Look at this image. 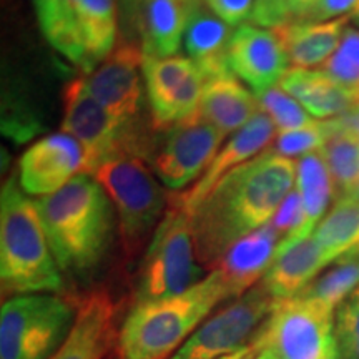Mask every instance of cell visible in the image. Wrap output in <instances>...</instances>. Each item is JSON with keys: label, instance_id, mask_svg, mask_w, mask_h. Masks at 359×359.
Returning a JSON list of instances; mask_svg holds the SVG:
<instances>
[{"label": "cell", "instance_id": "17", "mask_svg": "<svg viewBox=\"0 0 359 359\" xmlns=\"http://www.w3.org/2000/svg\"><path fill=\"white\" fill-rule=\"evenodd\" d=\"M116 314L118 304L107 290L83 294L69 334L50 359H102L114 344Z\"/></svg>", "mask_w": 359, "mask_h": 359}, {"label": "cell", "instance_id": "1", "mask_svg": "<svg viewBox=\"0 0 359 359\" xmlns=\"http://www.w3.org/2000/svg\"><path fill=\"white\" fill-rule=\"evenodd\" d=\"M294 173V161L271 150L228 173L190 215L198 262L213 269L235 241L271 222Z\"/></svg>", "mask_w": 359, "mask_h": 359}, {"label": "cell", "instance_id": "4", "mask_svg": "<svg viewBox=\"0 0 359 359\" xmlns=\"http://www.w3.org/2000/svg\"><path fill=\"white\" fill-rule=\"evenodd\" d=\"M20 188L12 177L0 196V285L7 299L62 290L39 206Z\"/></svg>", "mask_w": 359, "mask_h": 359}, {"label": "cell", "instance_id": "13", "mask_svg": "<svg viewBox=\"0 0 359 359\" xmlns=\"http://www.w3.org/2000/svg\"><path fill=\"white\" fill-rule=\"evenodd\" d=\"M145 53L135 40L122 39L110 55L85 77L92 95L123 125L142 123L143 100L140 67Z\"/></svg>", "mask_w": 359, "mask_h": 359}, {"label": "cell", "instance_id": "14", "mask_svg": "<svg viewBox=\"0 0 359 359\" xmlns=\"http://www.w3.org/2000/svg\"><path fill=\"white\" fill-rule=\"evenodd\" d=\"M276 130L273 120L264 111H258L245 127L233 133V137L224 143L203 175L196 180L195 185L178 195L175 193L170 195L168 203L180 206L188 215H191L228 173L269 150L273 140H276Z\"/></svg>", "mask_w": 359, "mask_h": 359}, {"label": "cell", "instance_id": "37", "mask_svg": "<svg viewBox=\"0 0 359 359\" xmlns=\"http://www.w3.org/2000/svg\"><path fill=\"white\" fill-rule=\"evenodd\" d=\"M359 0H320L304 22H327L353 12Z\"/></svg>", "mask_w": 359, "mask_h": 359}, {"label": "cell", "instance_id": "2", "mask_svg": "<svg viewBox=\"0 0 359 359\" xmlns=\"http://www.w3.org/2000/svg\"><path fill=\"white\" fill-rule=\"evenodd\" d=\"M35 203L60 271L82 276L102 263L114 236L115 217L97 180L80 173Z\"/></svg>", "mask_w": 359, "mask_h": 359}, {"label": "cell", "instance_id": "10", "mask_svg": "<svg viewBox=\"0 0 359 359\" xmlns=\"http://www.w3.org/2000/svg\"><path fill=\"white\" fill-rule=\"evenodd\" d=\"M276 299L262 285L206 318L172 359H243L258 353L246 348V341L257 334L271 313Z\"/></svg>", "mask_w": 359, "mask_h": 359}, {"label": "cell", "instance_id": "38", "mask_svg": "<svg viewBox=\"0 0 359 359\" xmlns=\"http://www.w3.org/2000/svg\"><path fill=\"white\" fill-rule=\"evenodd\" d=\"M320 0H288L290 22H304Z\"/></svg>", "mask_w": 359, "mask_h": 359}, {"label": "cell", "instance_id": "32", "mask_svg": "<svg viewBox=\"0 0 359 359\" xmlns=\"http://www.w3.org/2000/svg\"><path fill=\"white\" fill-rule=\"evenodd\" d=\"M259 107L262 111L269 115L276 128L283 132H293L313 125L316 120H313L306 110L299 105V102L286 93L281 87H273L266 92L258 95Z\"/></svg>", "mask_w": 359, "mask_h": 359}, {"label": "cell", "instance_id": "19", "mask_svg": "<svg viewBox=\"0 0 359 359\" xmlns=\"http://www.w3.org/2000/svg\"><path fill=\"white\" fill-rule=\"evenodd\" d=\"M205 4L206 0H142L133 15L145 57H173L191 15Z\"/></svg>", "mask_w": 359, "mask_h": 359}, {"label": "cell", "instance_id": "12", "mask_svg": "<svg viewBox=\"0 0 359 359\" xmlns=\"http://www.w3.org/2000/svg\"><path fill=\"white\" fill-rule=\"evenodd\" d=\"M224 137L212 125L193 120L170 127L150 158L156 178L170 190L185 188L208 168Z\"/></svg>", "mask_w": 359, "mask_h": 359}, {"label": "cell", "instance_id": "21", "mask_svg": "<svg viewBox=\"0 0 359 359\" xmlns=\"http://www.w3.org/2000/svg\"><path fill=\"white\" fill-rule=\"evenodd\" d=\"M258 97L250 93L233 74L206 80L198 109L190 118L208 123L223 135L235 133L258 114Z\"/></svg>", "mask_w": 359, "mask_h": 359}, {"label": "cell", "instance_id": "35", "mask_svg": "<svg viewBox=\"0 0 359 359\" xmlns=\"http://www.w3.org/2000/svg\"><path fill=\"white\" fill-rule=\"evenodd\" d=\"M250 22L263 29H276L290 22L288 0H255Z\"/></svg>", "mask_w": 359, "mask_h": 359}, {"label": "cell", "instance_id": "7", "mask_svg": "<svg viewBox=\"0 0 359 359\" xmlns=\"http://www.w3.org/2000/svg\"><path fill=\"white\" fill-rule=\"evenodd\" d=\"M75 304L55 293L4 299L0 309V359H50L69 334Z\"/></svg>", "mask_w": 359, "mask_h": 359}, {"label": "cell", "instance_id": "27", "mask_svg": "<svg viewBox=\"0 0 359 359\" xmlns=\"http://www.w3.org/2000/svg\"><path fill=\"white\" fill-rule=\"evenodd\" d=\"M313 236L330 264L359 255V200L354 196L336 198Z\"/></svg>", "mask_w": 359, "mask_h": 359}, {"label": "cell", "instance_id": "30", "mask_svg": "<svg viewBox=\"0 0 359 359\" xmlns=\"http://www.w3.org/2000/svg\"><path fill=\"white\" fill-rule=\"evenodd\" d=\"M359 288V255H351L334 262L323 275L314 280L306 290L298 296L313 299L323 306L333 309Z\"/></svg>", "mask_w": 359, "mask_h": 359}, {"label": "cell", "instance_id": "40", "mask_svg": "<svg viewBox=\"0 0 359 359\" xmlns=\"http://www.w3.org/2000/svg\"><path fill=\"white\" fill-rule=\"evenodd\" d=\"M122 2H123L125 8H127V11H128L130 13H133L135 11H137V7L140 6L142 0H122Z\"/></svg>", "mask_w": 359, "mask_h": 359}, {"label": "cell", "instance_id": "23", "mask_svg": "<svg viewBox=\"0 0 359 359\" xmlns=\"http://www.w3.org/2000/svg\"><path fill=\"white\" fill-rule=\"evenodd\" d=\"M349 17L327 22H286L273 29L285 45L290 62L298 69L323 65L339 47Z\"/></svg>", "mask_w": 359, "mask_h": 359}, {"label": "cell", "instance_id": "11", "mask_svg": "<svg viewBox=\"0 0 359 359\" xmlns=\"http://www.w3.org/2000/svg\"><path fill=\"white\" fill-rule=\"evenodd\" d=\"M143 75L156 132L190 118L198 109L206 79L191 58L145 57Z\"/></svg>", "mask_w": 359, "mask_h": 359}, {"label": "cell", "instance_id": "31", "mask_svg": "<svg viewBox=\"0 0 359 359\" xmlns=\"http://www.w3.org/2000/svg\"><path fill=\"white\" fill-rule=\"evenodd\" d=\"M321 70L346 90L359 107V30L346 27L339 47Z\"/></svg>", "mask_w": 359, "mask_h": 359}, {"label": "cell", "instance_id": "26", "mask_svg": "<svg viewBox=\"0 0 359 359\" xmlns=\"http://www.w3.org/2000/svg\"><path fill=\"white\" fill-rule=\"evenodd\" d=\"M327 137L320 154L333 178L336 196H353L359 187V133L339 116L327 120Z\"/></svg>", "mask_w": 359, "mask_h": 359}, {"label": "cell", "instance_id": "24", "mask_svg": "<svg viewBox=\"0 0 359 359\" xmlns=\"http://www.w3.org/2000/svg\"><path fill=\"white\" fill-rule=\"evenodd\" d=\"M280 87L318 118H336L356 109L353 97L323 70L293 67L283 75Z\"/></svg>", "mask_w": 359, "mask_h": 359}, {"label": "cell", "instance_id": "29", "mask_svg": "<svg viewBox=\"0 0 359 359\" xmlns=\"http://www.w3.org/2000/svg\"><path fill=\"white\" fill-rule=\"evenodd\" d=\"M45 39L70 62L85 67V48L79 29L77 8L67 0H34Z\"/></svg>", "mask_w": 359, "mask_h": 359}, {"label": "cell", "instance_id": "18", "mask_svg": "<svg viewBox=\"0 0 359 359\" xmlns=\"http://www.w3.org/2000/svg\"><path fill=\"white\" fill-rule=\"evenodd\" d=\"M281 238L271 223L235 241L213 269L219 273L233 299L257 286L276 257Z\"/></svg>", "mask_w": 359, "mask_h": 359}, {"label": "cell", "instance_id": "42", "mask_svg": "<svg viewBox=\"0 0 359 359\" xmlns=\"http://www.w3.org/2000/svg\"><path fill=\"white\" fill-rule=\"evenodd\" d=\"M326 359H339V356H338V351L333 353V354H330V356H327Z\"/></svg>", "mask_w": 359, "mask_h": 359}, {"label": "cell", "instance_id": "34", "mask_svg": "<svg viewBox=\"0 0 359 359\" xmlns=\"http://www.w3.org/2000/svg\"><path fill=\"white\" fill-rule=\"evenodd\" d=\"M327 137V123L314 122L308 127L293 130V132H283L276 137L275 145L269 150L273 154L291 158L298 155H309L314 151H320L325 145Z\"/></svg>", "mask_w": 359, "mask_h": 359}, {"label": "cell", "instance_id": "15", "mask_svg": "<svg viewBox=\"0 0 359 359\" xmlns=\"http://www.w3.org/2000/svg\"><path fill=\"white\" fill-rule=\"evenodd\" d=\"M87 156L74 137L67 133H53L34 143L22 155L20 187L27 195H52L67 185L72 178L85 173Z\"/></svg>", "mask_w": 359, "mask_h": 359}, {"label": "cell", "instance_id": "25", "mask_svg": "<svg viewBox=\"0 0 359 359\" xmlns=\"http://www.w3.org/2000/svg\"><path fill=\"white\" fill-rule=\"evenodd\" d=\"M77 20L85 48V74L110 55L116 43L115 0H77Z\"/></svg>", "mask_w": 359, "mask_h": 359}, {"label": "cell", "instance_id": "22", "mask_svg": "<svg viewBox=\"0 0 359 359\" xmlns=\"http://www.w3.org/2000/svg\"><path fill=\"white\" fill-rule=\"evenodd\" d=\"M233 34L231 25L212 8H206V4L191 15L185 32V48L206 80L233 74L228 58Z\"/></svg>", "mask_w": 359, "mask_h": 359}, {"label": "cell", "instance_id": "43", "mask_svg": "<svg viewBox=\"0 0 359 359\" xmlns=\"http://www.w3.org/2000/svg\"><path fill=\"white\" fill-rule=\"evenodd\" d=\"M353 196H354V198H358V200H359V187H358V190H356V193H354Z\"/></svg>", "mask_w": 359, "mask_h": 359}, {"label": "cell", "instance_id": "39", "mask_svg": "<svg viewBox=\"0 0 359 359\" xmlns=\"http://www.w3.org/2000/svg\"><path fill=\"white\" fill-rule=\"evenodd\" d=\"M251 359H280V358H278L275 353L269 351V349H259V351Z\"/></svg>", "mask_w": 359, "mask_h": 359}, {"label": "cell", "instance_id": "9", "mask_svg": "<svg viewBox=\"0 0 359 359\" xmlns=\"http://www.w3.org/2000/svg\"><path fill=\"white\" fill-rule=\"evenodd\" d=\"M334 320L336 311L313 299H283L275 303L253 344L257 351L269 349L280 359H326L338 351Z\"/></svg>", "mask_w": 359, "mask_h": 359}, {"label": "cell", "instance_id": "36", "mask_svg": "<svg viewBox=\"0 0 359 359\" xmlns=\"http://www.w3.org/2000/svg\"><path fill=\"white\" fill-rule=\"evenodd\" d=\"M206 6L228 25H238L250 19L255 0H206Z\"/></svg>", "mask_w": 359, "mask_h": 359}, {"label": "cell", "instance_id": "41", "mask_svg": "<svg viewBox=\"0 0 359 359\" xmlns=\"http://www.w3.org/2000/svg\"><path fill=\"white\" fill-rule=\"evenodd\" d=\"M349 17H351V19L356 22V24H359V2H358V6L353 8V12L349 13Z\"/></svg>", "mask_w": 359, "mask_h": 359}, {"label": "cell", "instance_id": "44", "mask_svg": "<svg viewBox=\"0 0 359 359\" xmlns=\"http://www.w3.org/2000/svg\"><path fill=\"white\" fill-rule=\"evenodd\" d=\"M255 354H257V353H253V354H250V356H246V358H243V359H251V358H253V356H255Z\"/></svg>", "mask_w": 359, "mask_h": 359}, {"label": "cell", "instance_id": "16", "mask_svg": "<svg viewBox=\"0 0 359 359\" xmlns=\"http://www.w3.org/2000/svg\"><path fill=\"white\" fill-rule=\"evenodd\" d=\"M228 58L233 74L248 83L257 97L275 87L290 64L285 45L275 30L253 24L235 30Z\"/></svg>", "mask_w": 359, "mask_h": 359}, {"label": "cell", "instance_id": "3", "mask_svg": "<svg viewBox=\"0 0 359 359\" xmlns=\"http://www.w3.org/2000/svg\"><path fill=\"white\" fill-rule=\"evenodd\" d=\"M231 299L218 271L168 298L137 303L116 336L118 359H172L219 303Z\"/></svg>", "mask_w": 359, "mask_h": 359}, {"label": "cell", "instance_id": "6", "mask_svg": "<svg viewBox=\"0 0 359 359\" xmlns=\"http://www.w3.org/2000/svg\"><path fill=\"white\" fill-rule=\"evenodd\" d=\"M64 133L83 147L85 173L92 175L98 165L118 155L150 160L155 150L148 130L142 123L123 125L92 95L85 79H74L64 88Z\"/></svg>", "mask_w": 359, "mask_h": 359}, {"label": "cell", "instance_id": "33", "mask_svg": "<svg viewBox=\"0 0 359 359\" xmlns=\"http://www.w3.org/2000/svg\"><path fill=\"white\" fill-rule=\"evenodd\" d=\"M334 336L339 359H359V288L336 309Z\"/></svg>", "mask_w": 359, "mask_h": 359}, {"label": "cell", "instance_id": "28", "mask_svg": "<svg viewBox=\"0 0 359 359\" xmlns=\"http://www.w3.org/2000/svg\"><path fill=\"white\" fill-rule=\"evenodd\" d=\"M296 167H298L296 168L298 172L296 190L302 195L304 210V222L298 236L299 240V238L313 235L318 224L321 223L331 198L336 195V190L330 168L320 151L304 155Z\"/></svg>", "mask_w": 359, "mask_h": 359}, {"label": "cell", "instance_id": "5", "mask_svg": "<svg viewBox=\"0 0 359 359\" xmlns=\"http://www.w3.org/2000/svg\"><path fill=\"white\" fill-rule=\"evenodd\" d=\"M92 175L115 205L125 257L137 258L167 212L168 196L140 156H114Z\"/></svg>", "mask_w": 359, "mask_h": 359}, {"label": "cell", "instance_id": "8", "mask_svg": "<svg viewBox=\"0 0 359 359\" xmlns=\"http://www.w3.org/2000/svg\"><path fill=\"white\" fill-rule=\"evenodd\" d=\"M191 217L170 205L142 258L137 303L168 298L190 290L201 278Z\"/></svg>", "mask_w": 359, "mask_h": 359}, {"label": "cell", "instance_id": "20", "mask_svg": "<svg viewBox=\"0 0 359 359\" xmlns=\"http://www.w3.org/2000/svg\"><path fill=\"white\" fill-rule=\"evenodd\" d=\"M327 264L313 235L299 238L278 246L276 257L263 276L262 286L276 302L294 298L320 276L321 269Z\"/></svg>", "mask_w": 359, "mask_h": 359}]
</instances>
